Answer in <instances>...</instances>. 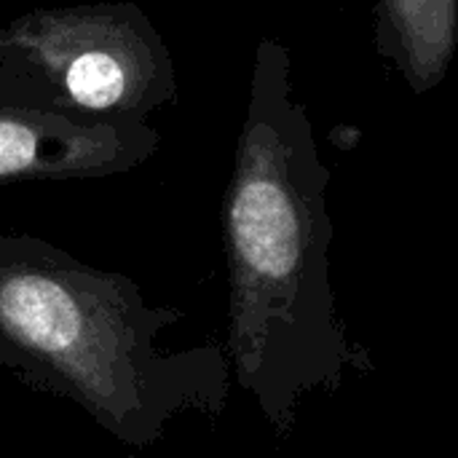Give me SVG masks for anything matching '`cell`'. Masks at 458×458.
I'll list each match as a JSON object with an SVG mask.
<instances>
[{"mask_svg":"<svg viewBox=\"0 0 458 458\" xmlns=\"http://www.w3.org/2000/svg\"><path fill=\"white\" fill-rule=\"evenodd\" d=\"M330 180L309 107L295 97L290 46L266 35L223 199L225 354L231 378L279 440L293 435L309 394L376 373L370 349L349 338L335 306Z\"/></svg>","mask_w":458,"mask_h":458,"instance_id":"obj_1","label":"cell"},{"mask_svg":"<svg viewBox=\"0 0 458 458\" xmlns=\"http://www.w3.org/2000/svg\"><path fill=\"white\" fill-rule=\"evenodd\" d=\"M185 314L153 306L118 271L78 260L21 231H0V368L24 386L78 405L129 448H150L166 427L228 408L225 346L164 349Z\"/></svg>","mask_w":458,"mask_h":458,"instance_id":"obj_2","label":"cell"},{"mask_svg":"<svg viewBox=\"0 0 458 458\" xmlns=\"http://www.w3.org/2000/svg\"><path fill=\"white\" fill-rule=\"evenodd\" d=\"M169 46L131 0L32 8L0 24V102L75 126L134 129L177 102Z\"/></svg>","mask_w":458,"mask_h":458,"instance_id":"obj_3","label":"cell"},{"mask_svg":"<svg viewBox=\"0 0 458 458\" xmlns=\"http://www.w3.org/2000/svg\"><path fill=\"white\" fill-rule=\"evenodd\" d=\"M161 148L150 123L75 126L0 102V182H67L126 174Z\"/></svg>","mask_w":458,"mask_h":458,"instance_id":"obj_4","label":"cell"},{"mask_svg":"<svg viewBox=\"0 0 458 458\" xmlns=\"http://www.w3.org/2000/svg\"><path fill=\"white\" fill-rule=\"evenodd\" d=\"M458 0H376L373 43L413 94L437 89L454 62Z\"/></svg>","mask_w":458,"mask_h":458,"instance_id":"obj_5","label":"cell"}]
</instances>
